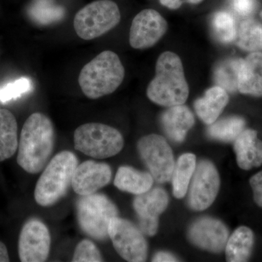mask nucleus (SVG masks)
Returning a JSON list of instances; mask_svg holds the SVG:
<instances>
[{"label": "nucleus", "mask_w": 262, "mask_h": 262, "mask_svg": "<svg viewBox=\"0 0 262 262\" xmlns=\"http://www.w3.org/2000/svg\"><path fill=\"white\" fill-rule=\"evenodd\" d=\"M77 165V157L70 151H61L51 160L34 190V198L39 206H53L66 195Z\"/></svg>", "instance_id": "nucleus-4"}, {"label": "nucleus", "mask_w": 262, "mask_h": 262, "mask_svg": "<svg viewBox=\"0 0 262 262\" xmlns=\"http://www.w3.org/2000/svg\"><path fill=\"white\" fill-rule=\"evenodd\" d=\"M196 166L195 155L186 153L179 157L171 177L173 193L176 198L181 199L187 194Z\"/></svg>", "instance_id": "nucleus-23"}, {"label": "nucleus", "mask_w": 262, "mask_h": 262, "mask_svg": "<svg viewBox=\"0 0 262 262\" xmlns=\"http://www.w3.org/2000/svg\"><path fill=\"white\" fill-rule=\"evenodd\" d=\"M234 150L237 165L243 170L262 165V141L258 139L256 130L245 129L234 141Z\"/></svg>", "instance_id": "nucleus-16"}, {"label": "nucleus", "mask_w": 262, "mask_h": 262, "mask_svg": "<svg viewBox=\"0 0 262 262\" xmlns=\"http://www.w3.org/2000/svg\"><path fill=\"white\" fill-rule=\"evenodd\" d=\"M72 261L98 262L103 261V258L94 243L89 239H83L77 245Z\"/></svg>", "instance_id": "nucleus-30"}, {"label": "nucleus", "mask_w": 262, "mask_h": 262, "mask_svg": "<svg viewBox=\"0 0 262 262\" xmlns=\"http://www.w3.org/2000/svg\"><path fill=\"white\" fill-rule=\"evenodd\" d=\"M189 237L198 247L210 252L220 253L227 245L229 231L221 221L206 217L193 224L189 229Z\"/></svg>", "instance_id": "nucleus-14"}, {"label": "nucleus", "mask_w": 262, "mask_h": 262, "mask_svg": "<svg viewBox=\"0 0 262 262\" xmlns=\"http://www.w3.org/2000/svg\"><path fill=\"white\" fill-rule=\"evenodd\" d=\"M108 233L115 249L124 259L130 262L146 261L147 243L144 233L134 224L115 217L110 222Z\"/></svg>", "instance_id": "nucleus-9"}, {"label": "nucleus", "mask_w": 262, "mask_h": 262, "mask_svg": "<svg viewBox=\"0 0 262 262\" xmlns=\"http://www.w3.org/2000/svg\"><path fill=\"white\" fill-rule=\"evenodd\" d=\"M254 235L253 231L242 226L229 237L225 247L226 258L229 262L247 261L252 252Z\"/></svg>", "instance_id": "nucleus-21"}, {"label": "nucleus", "mask_w": 262, "mask_h": 262, "mask_svg": "<svg viewBox=\"0 0 262 262\" xmlns=\"http://www.w3.org/2000/svg\"><path fill=\"white\" fill-rule=\"evenodd\" d=\"M51 234L44 223L31 220L24 225L18 241V254L23 262L47 260L51 249Z\"/></svg>", "instance_id": "nucleus-12"}, {"label": "nucleus", "mask_w": 262, "mask_h": 262, "mask_svg": "<svg viewBox=\"0 0 262 262\" xmlns=\"http://www.w3.org/2000/svg\"><path fill=\"white\" fill-rule=\"evenodd\" d=\"M75 149L96 159H106L118 154L124 146L120 131L105 124L86 123L76 129Z\"/></svg>", "instance_id": "nucleus-5"}, {"label": "nucleus", "mask_w": 262, "mask_h": 262, "mask_svg": "<svg viewBox=\"0 0 262 262\" xmlns=\"http://www.w3.org/2000/svg\"><path fill=\"white\" fill-rule=\"evenodd\" d=\"M203 1V0H160L162 5L170 10L179 9L184 3L199 4Z\"/></svg>", "instance_id": "nucleus-33"}, {"label": "nucleus", "mask_w": 262, "mask_h": 262, "mask_svg": "<svg viewBox=\"0 0 262 262\" xmlns=\"http://www.w3.org/2000/svg\"><path fill=\"white\" fill-rule=\"evenodd\" d=\"M10 261L9 254L6 246L0 241V262H8Z\"/></svg>", "instance_id": "nucleus-35"}, {"label": "nucleus", "mask_w": 262, "mask_h": 262, "mask_svg": "<svg viewBox=\"0 0 262 262\" xmlns=\"http://www.w3.org/2000/svg\"><path fill=\"white\" fill-rule=\"evenodd\" d=\"M220 178L211 162L203 160L196 166L190 182L189 206L202 211L211 206L220 190Z\"/></svg>", "instance_id": "nucleus-10"}, {"label": "nucleus", "mask_w": 262, "mask_h": 262, "mask_svg": "<svg viewBox=\"0 0 262 262\" xmlns=\"http://www.w3.org/2000/svg\"><path fill=\"white\" fill-rule=\"evenodd\" d=\"M124 77L125 68L117 53L105 51L82 69L79 84L88 98L96 99L115 92Z\"/></svg>", "instance_id": "nucleus-3"}, {"label": "nucleus", "mask_w": 262, "mask_h": 262, "mask_svg": "<svg viewBox=\"0 0 262 262\" xmlns=\"http://www.w3.org/2000/svg\"><path fill=\"white\" fill-rule=\"evenodd\" d=\"M250 184L253 189L255 203L262 208V170L251 177Z\"/></svg>", "instance_id": "nucleus-31"}, {"label": "nucleus", "mask_w": 262, "mask_h": 262, "mask_svg": "<svg viewBox=\"0 0 262 262\" xmlns=\"http://www.w3.org/2000/svg\"><path fill=\"white\" fill-rule=\"evenodd\" d=\"M237 45L245 51L262 52V25L253 19L245 20L237 32Z\"/></svg>", "instance_id": "nucleus-25"}, {"label": "nucleus", "mask_w": 262, "mask_h": 262, "mask_svg": "<svg viewBox=\"0 0 262 262\" xmlns=\"http://www.w3.org/2000/svg\"><path fill=\"white\" fill-rule=\"evenodd\" d=\"M189 94L182 59L173 52H164L157 60L155 76L146 89L150 101L171 107L184 104Z\"/></svg>", "instance_id": "nucleus-2"}, {"label": "nucleus", "mask_w": 262, "mask_h": 262, "mask_svg": "<svg viewBox=\"0 0 262 262\" xmlns=\"http://www.w3.org/2000/svg\"><path fill=\"white\" fill-rule=\"evenodd\" d=\"M55 130L53 122L42 113H34L24 123L18 143V164L29 173L46 166L53 152Z\"/></svg>", "instance_id": "nucleus-1"}, {"label": "nucleus", "mask_w": 262, "mask_h": 262, "mask_svg": "<svg viewBox=\"0 0 262 262\" xmlns=\"http://www.w3.org/2000/svg\"><path fill=\"white\" fill-rule=\"evenodd\" d=\"M152 261L155 262H172V261H178L177 258L173 255L170 253L167 252H161L157 253L155 255L154 258H153Z\"/></svg>", "instance_id": "nucleus-34"}, {"label": "nucleus", "mask_w": 262, "mask_h": 262, "mask_svg": "<svg viewBox=\"0 0 262 262\" xmlns=\"http://www.w3.org/2000/svg\"><path fill=\"white\" fill-rule=\"evenodd\" d=\"M28 13L36 23L48 25L61 20L64 16L65 10L52 0H36L29 7Z\"/></svg>", "instance_id": "nucleus-26"}, {"label": "nucleus", "mask_w": 262, "mask_h": 262, "mask_svg": "<svg viewBox=\"0 0 262 262\" xmlns=\"http://www.w3.org/2000/svg\"><path fill=\"white\" fill-rule=\"evenodd\" d=\"M229 102L227 91L221 86L215 85L206 91L203 97L194 102V110L200 119L210 125L216 121Z\"/></svg>", "instance_id": "nucleus-19"}, {"label": "nucleus", "mask_w": 262, "mask_h": 262, "mask_svg": "<svg viewBox=\"0 0 262 262\" xmlns=\"http://www.w3.org/2000/svg\"><path fill=\"white\" fill-rule=\"evenodd\" d=\"M32 89L31 80L27 77H21L0 89V101L3 103L9 102L29 92Z\"/></svg>", "instance_id": "nucleus-29"}, {"label": "nucleus", "mask_w": 262, "mask_h": 262, "mask_svg": "<svg viewBox=\"0 0 262 262\" xmlns=\"http://www.w3.org/2000/svg\"><path fill=\"white\" fill-rule=\"evenodd\" d=\"M212 28L215 37L222 42H232L237 37L235 20L227 12L215 13L212 20Z\"/></svg>", "instance_id": "nucleus-28"}, {"label": "nucleus", "mask_w": 262, "mask_h": 262, "mask_svg": "<svg viewBox=\"0 0 262 262\" xmlns=\"http://www.w3.org/2000/svg\"><path fill=\"white\" fill-rule=\"evenodd\" d=\"M234 9L243 15L252 13L255 7L254 0H234Z\"/></svg>", "instance_id": "nucleus-32"}, {"label": "nucleus", "mask_w": 262, "mask_h": 262, "mask_svg": "<svg viewBox=\"0 0 262 262\" xmlns=\"http://www.w3.org/2000/svg\"><path fill=\"white\" fill-rule=\"evenodd\" d=\"M111 179L112 169L108 164L88 160L77 165L72 186L77 194L89 195L107 185Z\"/></svg>", "instance_id": "nucleus-15"}, {"label": "nucleus", "mask_w": 262, "mask_h": 262, "mask_svg": "<svg viewBox=\"0 0 262 262\" xmlns=\"http://www.w3.org/2000/svg\"><path fill=\"white\" fill-rule=\"evenodd\" d=\"M168 201V194L160 187L150 189L136 196L134 208L143 233L148 236H154L157 233L160 215L166 209Z\"/></svg>", "instance_id": "nucleus-13"}, {"label": "nucleus", "mask_w": 262, "mask_h": 262, "mask_svg": "<svg viewBox=\"0 0 262 262\" xmlns=\"http://www.w3.org/2000/svg\"><path fill=\"white\" fill-rule=\"evenodd\" d=\"M243 60L241 58H229L221 62L214 72L216 85L221 86L229 92L237 91L239 72Z\"/></svg>", "instance_id": "nucleus-27"}, {"label": "nucleus", "mask_w": 262, "mask_h": 262, "mask_svg": "<svg viewBox=\"0 0 262 262\" xmlns=\"http://www.w3.org/2000/svg\"><path fill=\"white\" fill-rule=\"evenodd\" d=\"M166 20L156 10L146 9L136 15L131 24L129 42L134 49L153 47L168 30Z\"/></svg>", "instance_id": "nucleus-11"}, {"label": "nucleus", "mask_w": 262, "mask_h": 262, "mask_svg": "<svg viewBox=\"0 0 262 262\" xmlns=\"http://www.w3.org/2000/svg\"><path fill=\"white\" fill-rule=\"evenodd\" d=\"M121 19L120 9L112 0H98L84 6L76 14L74 27L84 40L101 37L117 27Z\"/></svg>", "instance_id": "nucleus-7"}, {"label": "nucleus", "mask_w": 262, "mask_h": 262, "mask_svg": "<svg viewBox=\"0 0 262 262\" xmlns=\"http://www.w3.org/2000/svg\"><path fill=\"white\" fill-rule=\"evenodd\" d=\"M246 121L238 116L226 117L215 121L207 130V134L215 140L232 142L245 130Z\"/></svg>", "instance_id": "nucleus-24"}, {"label": "nucleus", "mask_w": 262, "mask_h": 262, "mask_svg": "<svg viewBox=\"0 0 262 262\" xmlns=\"http://www.w3.org/2000/svg\"><path fill=\"white\" fill-rule=\"evenodd\" d=\"M163 130L171 140L182 142L194 124L192 112L184 104L169 107L161 116Z\"/></svg>", "instance_id": "nucleus-18"}, {"label": "nucleus", "mask_w": 262, "mask_h": 262, "mask_svg": "<svg viewBox=\"0 0 262 262\" xmlns=\"http://www.w3.org/2000/svg\"><path fill=\"white\" fill-rule=\"evenodd\" d=\"M79 225L86 234L98 241L108 237V226L118 216V210L113 201L102 194L81 196L77 203Z\"/></svg>", "instance_id": "nucleus-6"}, {"label": "nucleus", "mask_w": 262, "mask_h": 262, "mask_svg": "<svg viewBox=\"0 0 262 262\" xmlns=\"http://www.w3.org/2000/svg\"><path fill=\"white\" fill-rule=\"evenodd\" d=\"M237 91L243 94L262 97V52L251 53L243 60Z\"/></svg>", "instance_id": "nucleus-17"}, {"label": "nucleus", "mask_w": 262, "mask_h": 262, "mask_svg": "<svg viewBox=\"0 0 262 262\" xmlns=\"http://www.w3.org/2000/svg\"><path fill=\"white\" fill-rule=\"evenodd\" d=\"M18 147V125L14 115L0 110V162L9 159Z\"/></svg>", "instance_id": "nucleus-22"}, {"label": "nucleus", "mask_w": 262, "mask_h": 262, "mask_svg": "<svg viewBox=\"0 0 262 262\" xmlns=\"http://www.w3.org/2000/svg\"><path fill=\"white\" fill-rule=\"evenodd\" d=\"M138 150L157 182H168L171 179L175 166L173 151L163 136L157 134L144 136L138 143Z\"/></svg>", "instance_id": "nucleus-8"}, {"label": "nucleus", "mask_w": 262, "mask_h": 262, "mask_svg": "<svg viewBox=\"0 0 262 262\" xmlns=\"http://www.w3.org/2000/svg\"><path fill=\"white\" fill-rule=\"evenodd\" d=\"M260 17H261L262 20V11H261V13H260Z\"/></svg>", "instance_id": "nucleus-36"}, {"label": "nucleus", "mask_w": 262, "mask_h": 262, "mask_svg": "<svg viewBox=\"0 0 262 262\" xmlns=\"http://www.w3.org/2000/svg\"><path fill=\"white\" fill-rule=\"evenodd\" d=\"M153 179L151 173L122 166L117 170L114 184L120 190L139 195L151 189Z\"/></svg>", "instance_id": "nucleus-20"}]
</instances>
